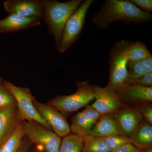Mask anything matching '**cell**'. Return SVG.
Returning <instances> with one entry per match:
<instances>
[{"mask_svg": "<svg viewBox=\"0 0 152 152\" xmlns=\"http://www.w3.org/2000/svg\"><path fill=\"white\" fill-rule=\"evenodd\" d=\"M92 20L98 28L104 30L115 22L136 25L150 23L152 15L142 10L130 1L106 0L100 10L93 15Z\"/></svg>", "mask_w": 152, "mask_h": 152, "instance_id": "obj_1", "label": "cell"}, {"mask_svg": "<svg viewBox=\"0 0 152 152\" xmlns=\"http://www.w3.org/2000/svg\"><path fill=\"white\" fill-rule=\"evenodd\" d=\"M83 1V0H71L66 2L55 0L42 1V18L53 37L55 46L57 49L59 46L63 28L66 22Z\"/></svg>", "mask_w": 152, "mask_h": 152, "instance_id": "obj_2", "label": "cell"}, {"mask_svg": "<svg viewBox=\"0 0 152 152\" xmlns=\"http://www.w3.org/2000/svg\"><path fill=\"white\" fill-rule=\"evenodd\" d=\"M132 42L121 40L116 43L110 53V77L107 88L115 91L125 84L127 78L128 49Z\"/></svg>", "mask_w": 152, "mask_h": 152, "instance_id": "obj_3", "label": "cell"}, {"mask_svg": "<svg viewBox=\"0 0 152 152\" xmlns=\"http://www.w3.org/2000/svg\"><path fill=\"white\" fill-rule=\"evenodd\" d=\"M89 81L77 82L75 92L67 96H58L49 101L48 104L56 108L64 116L77 111L95 99L94 94Z\"/></svg>", "mask_w": 152, "mask_h": 152, "instance_id": "obj_4", "label": "cell"}, {"mask_svg": "<svg viewBox=\"0 0 152 152\" xmlns=\"http://www.w3.org/2000/svg\"><path fill=\"white\" fill-rule=\"evenodd\" d=\"M4 83L12 95L16 102L18 111L23 121H35L50 130H53L50 125L42 118L34 105L35 98L28 88L17 86L7 80Z\"/></svg>", "mask_w": 152, "mask_h": 152, "instance_id": "obj_5", "label": "cell"}, {"mask_svg": "<svg viewBox=\"0 0 152 152\" xmlns=\"http://www.w3.org/2000/svg\"><path fill=\"white\" fill-rule=\"evenodd\" d=\"M25 137L43 152H59L62 140L56 133L35 121H23Z\"/></svg>", "mask_w": 152, "mask_h": 152, "instance_id": "obj_6", "label": "cell"}, {"mask_svg": "<svg viewBox=\"0 0 152 152\" xmlns=\"http://www.w3.org/2000/svg\"><path fill=\"white\" fill-rule=\"evenodd\" d=\"M94 1V0L83 1L68 19L63 28L58 49L60 53L65 52L78 40L83 28L88 10Z\"/></svg>", "mask_w": 152, "mask_h": 152, "instance_id": "obj_7", "label": "cell"}, {"mask_svg": "<svg viewBox=\"0 0 152 152\" xmlns=\"http://www.w3.org/2000/svg\"><path fill=\"white\" fill-rule=\"evenodd\" d=\"M34 105L40 116L50 125L54 132L60 137H65L71 132L70 126L65 117L56 108L35 99Z\"/></svg>", "mask_w": 152, "mask_h": 152, "instance_id": "obj_8", "label": "cell"}, {"mask_svg": "<svg viewBox=\"0 0 152 152\" xmlns=\"http://www.w3.org/2000/svg\"><path fill=\"white\" fill-rule=\"evenodd\" d=\"M92 88L95 101L91 106L102 115H112L121 107L122 101L115 91L97 86Z\"/></svg>", "mask_w": 152, "mask_h": 152, "instance_id": "obj_9", "label": "cell"}, {"mask_svg": "<svg viewBox=\"0 0 152 152\" xmlns=\"http://www.w3.org/2000/svg\"><path fill=\"white\" fill-rule=\"evenodd\" d=\"M102 115L91 106L75 115L70 126L71 131L73 134L83 138L88 135L94 126Z\"/></svg>", "mask_w": 152, "mask_h": 152, "instance_id": "obj_10", "label": "cell"}, {"mask_svg": "<svg viewBox=\"0 0 152 152\" xmlns=\"http://www.w3.org/2000/svg\"><path fill=\"white\" fill-rule=\"evenodd\" d=\"M111 115L116 123L121 134L129 138L139 125L143 118L138 109H120Z\"/></svg>", "mask_w": 152, "mask_h": 152, "instance_id": "obj_11", "label": "cell"}, {"mask_svg": "<svg viewBox=\"0 0 152 152\" xmlns=\"http://www.w3.org/2000/svg\"><path fill=\"white\" fill-rule=\"evenodd\" d=\"M4 10L10 14L26 18L42 16V1L38 0H8L3 3Z\"/></svg>", "mask_w": 152, "mask_h": 152, "instance_id": "obj_12", "label": "cell"}, {"mask_svg": "<svg viewBox=\"0 0 152 152\" xmlns=\"http://www.w3.org/2000/svg\"><path fill=\"white\" fill-rule=\"evenodd\" d=\"M115 92L122 102L146 103L152 101V87L135 84L124 85Z\"/></svg>", "mask_w": 152, "mask_h": 152, "instance_id": "obj_13", "label": "cell"}, {"mask_svg": "<svg viewBox=\"0 0 152 152\" xmlns=\"http://www.w3.org/2000/svg\"><path fill=\"white\" fill-rule=\"evenodd\" d=\"M23 121L16 106L0 109V145Z\"/></svg>", "mask_w": 152, "mask_h": 152, "instance_id": "obj_14", "label": "cell"}, {"mask_svg": "<svg viewBox=\"0 0 152 152\" xmlns=\"http://www.w3.org/2000/svg\"><path fill=\"white\" fill-rule=\"evenodd\" d=\"M40 19L10 14L7 18L0 20V33L12 32L37 26L40 24Z\"/></svg>", "mask_w": 152, "mask_h": 152, "instance_id": "obj_15", "label": "cell"}, {"mask_svg": "<svg viewBox=\"0 0 152 152\" xmlns=\"http://www.w3.org/2000/svg\"><path fill=\"white\" fill-rule=\"evenodd\" d=\"M120 134L116 123L111 115L101 116L88 135L98 137H104Z\"/></svg>", "mask_w": 152, "mask_h": 152, "instance_id": "obj_16", "label": "cell"}, {"mask_svg": "<svg viewBox=\"0 0 152 152\" xmlns=\"http://www.w3.org/2000/svg\"><path fill=\"white\" fill-rule=\"evenodd\" d=\"M127 70L124 85L132 84L142 76L152 72V56L138 61L128 62Z\"/></svg>", "mask_w": 152, "mask_h": 152, "instance_id": "obj_17", "label": "cell"}, {"mask_svg": "<svg viewBox=\"0 0 152 152\" xmlns=\"http://www.w3.org/2000/svg\"><path fill=\"white\" fill-rule=\"evenodd\" d=\"M131 143L139 150L151 147L152 126L145 121H142L130 137Z\"/></svg>", "mask_w": 152, "mask_h": 152, "instance_id": "obj_18", "label": "cell"}, {"mask_svg": "<svg viewBox=\"0 0 152 152\" xmlns=\"http://www.w3.org/2000/svg\"><path fill=\"white\" fill-rule=\"evenodd\" d=\"M24 137L21 123L12 134L0 145V152H18Z\"/></svg>", "mask_w": 152, "mask_h": 152, "instance_id": "obj_19", "label": "cell"}, {"mask_svg": "<svg viewBox=\"0 0 152 152\" xmlns=\"http://www.w3.org/2000/svg\"><path fill=\"white\" fill-rule=\"evenodd\" d=\"M129 61L135 62L152 56L148 48L144 43L137 41L130 44L128 49Z\"/></svg>", "mask_w": 152, "mask_h": 152, "instance_id": "obj_20", "label": "cell"}, {"mask_svg": "<svg viewBox=\"0 0 152 152\" xmlns=\"http://www.w3.org/2000/svg\"><path fill=\"white\" fill-rule=\"evenodd\" d=\"M83 147L82 152H111L102 138L87 135L83 138Z\"/></svg>", "mask_w": 152, "mask_h": 152, "instance_id": "obj_21", "label": "cell"}, {"mask_svg": "<svg viewBox=\"0 0 152 152\" xmlns=\"http://www.w3.org/2000/svg\"><path fill=\"white\" fill-rule=\"evenodd\" d=\"M83 140L76 135H68L62 140L59 152H82Z\"/></svg>", "mask_w": 152, "mask_h": 152, "instance_id": "obj_22", "label": "cell"}, {"mask_svg": "<svg viewBox=\"0 0 152 152\" xmlns=\"http://www.w3.org/2000/svg\"><path fill=\"white\" fill-rule=\"evenodd\" d=\"M4 81L0 77V109L16 106L14 97L5 86Z\"/></svg>", "mask_w": 152, "mask_h": 152, "instance_id": "obj_23", "label": "cell"}, {"mask_svg": "<svg viewBox=\"0 0 152 152\" xmlns=\"http://www.w3.org/2000/svg\"><path fill=\"white\" fill-rule=\"evenodd\" d=\"M106 145L112 151L128 143H130L129 138L121 134L102 137Z\"/></svg>", "mask_w": 152, "mask_h": 152, "instance_id": "obj_24", "label": "cell"}, {"mask_svg": "<svg viewBox=\"0 0 152 152\" xmlns=\"http://www.w3.org/2000/svg\"><path fill=\"white\" fill-rule=\"evenodd\" d=\"M130 1L142 10L150 13L152 12V0H130Z\"/></svg>", "mask_w": 152, "mask_h": 152, "instance_id": "obj_25", "label": "cell"}, {"mask_svg": "<svg viewBox=\"0 0 152 152\" xmlns=\"http://www.w3.org/2000/svg\"><path fill=\"white\" fill-rule=\"evenodd\" d=\"M145 121L151 125L152 124V107L150 106H142L138 109Z\"/></svg>", "mask_w": 152, "mask_h": 152, "instance_id": "obj_26", "label": "cell"}, {"mask_svg": "<svg viewBox=\"0 0 152 152\" xmlns=\"http://www.w3.org/2000/svg\"><path fill=\"white\" fill-rule=\"evenodd\" d=\"M132 84L145 87H152V72L142 76Z\"/></svg>", "mask_w": 152, "mask_h": 152, "instance_id": "obj_27", "label": "cell"}, {"mask_svg": "<svg viewBox=\"0 0 152 152\" xmlns=\"http://www.w3.org/2000/svg\"><path fill=\"white\" fill-rule=\"evenodd\" d=\"M111 152H141V151L130 143L126 144Z\"/></svg>", "mask_w": 152, "mask_h": 152, "instance_id": "obj_28", "label": "cell"}, {"mask_svg": "<svg viewBox=\"0 0 152 152\" xmlns=\"http://www.w3.org/2000/svg\"><path fill=\"white\" fill-rule=\"evenodd\" d=\"M24 138L18 152H29L31 143L26 138Z\"/></svg>", "mask_w": 152, "mask_h": 152, "instance_id": "obj_29", "label": "cell"}, {"mask_svg": "<svg viewBox=\"0 0 152 152\" xmlns=\"http://www.w3.org/2000/svg\"><path fill=\"white\" fill-rule=\"evenodd\" d=\"M141 152H152V147H150L141 150Z\"/></svg>", "mask_w": 152, "mask_h": 152, "instance_id": "obj_30", "label": "cell"}, {"mask_svg": "<svg viewBox=\"0 0 152 152\" xmlns=\"http://www.w3.org/2000/svg\"><path fill=\"white\" fill-rule=\"evenodd\" d=\"M34 152H43L42 151H35Z\"/></svg>", "mask_w": 152, "mask_h": 152, "instance_id": "obj_31", "label": "cell"}]
</instances>
